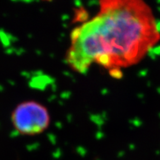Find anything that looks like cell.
<instances>
[{
	"instance_id": "1",
	"label": "cell",
	"mask_w": 160,
	"mask_h": 160,
	"mask_svg": "<svg viewBox=\"0 0 160 160\" xmlns=\"http://www.w3.org/2000/svg\"><path fill=\"white\" fill-rule=\"evenodd\" d=\"M159 40V25L145 0H99L97 14L72 31L66 62L79 73L97 63L119 77Z\"/></svg>"
},
{
	"instance_id": "2",
	"label": "cell",
	"mask_w": 160,
	"mask_h": 160,
	"mask_svg": "<svg viewBox=\"0 0 160 160\" xmlns=\"http://www.w3.org/2000/svg\"><path fill=\"white\" fill-rule=\"evenodd\" d=\"M12 123L20 134L34 136L42 133L51 122L49 112L46 107L35 101L20 103L13 110Z\"/></svg>"
}]
</instances>
